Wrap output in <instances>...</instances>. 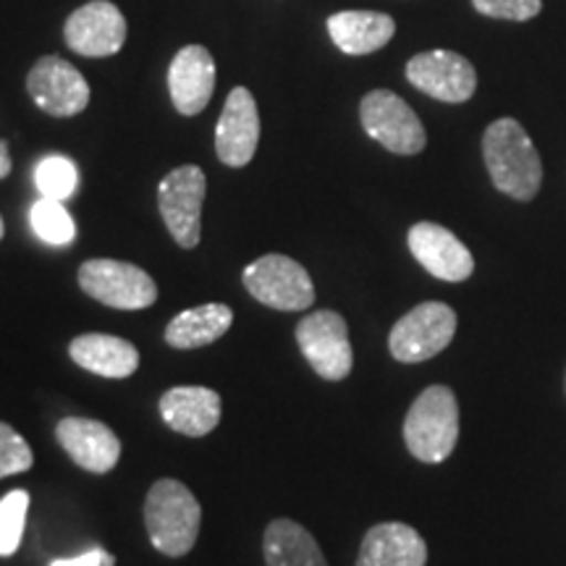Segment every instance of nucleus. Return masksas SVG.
<instances>
[{
    "mask_svg": "<svg viewBox=\"0 0 566 566\" xmlns=\"http://www.w3.org/2000/svg\"><path fill=\"white\" fill-rule=\"evenodd\" d=\"M34 181H38L42 197L63 202L80 187V171H76L74 160H69L66 155H48L34 168Z\"/></svg>",
    "mask_w": 566,
    "mask_h": 566,
    "instance_id": "b1692460",
    "label": "nucleus"
},
{
    "mask_svg": "<svg viewBox=\"0 0 566 566\" xmlns=\"http://www.w3.org/2000/svg\"><path fill=\"white\" fill-rule=\"evenodd\" d=\"M27 92L48 116L71 118L90 103V84L80 69L59 55H42L27 76Z\"/></svg>",
    "mask_w": 566,
    "mask_h": 566,
    "instance_id": "9d476101",
    "label": "nucleus"
},
{
    "mask_svg": "<svg viewBox=\"0 0 566 566\" xmlns=\"http://www.w3.org/2000/svg\"><path fill=\"white\" fill-rule=\"evenodd\" d=\"M216 90V61L208 48L187 45L174 55L168 69V92L181 116H197L208 108Z\"/></svg>",
    "mask_w": 566,
    "mask_h": 566,
    "instance_id": "dca6fc26",
    "label": "nucleus"
},
{
    "mask_svg": "<svg viewBox=\"0 0 566 566\" xmlns=\"http://www.w3.org/2000/svg\"><path fill=\"white\" fill-rule=\"evenodd\" d=\"M11 174V153H9V142L0 139V179Z\"/></svg>",
    "mask_w": 566,
    "mask_h": 566,
    "instance_id": "c85d7f7f",
    "label": "nucleus"
},
{
    "mask_svg": "<svg viewBox=\"0 0 566 566\" xmlns=\"http://www.w3.org/2000/svg\"><path fill=\"white\" fill-rule=\"evenodd\" d=\"M268 566H328L313 535L292 520H273L263 537Z\"/></svg>",
    "mask_w": 566,
    "mask_h": 566,
    "instance_id": "4be33fe9",
    "label": "nucleus"
},
{
    "mask_svg": "<svg viewBox=\"0 0 566 566\" xmlns=\"http://www.w3.org/2000/svg\"><path fill=\"white\" fill-rule=\"evenodd\" d=\"M260 142V113L252 92L233 87L226 97L223 113L216 126L218 160L229 168H244L254 158Z\"/></svg>",
    "mask_w": 566,
    "mask_h": 566,
    "instance_id": "ddd939ff",
    "label": "nucleus"
},
{
    "mask_svg": "<svg viewBox=\"0 0 566 566\" xmlns=\"http://www.w3.org/2000/svg\"><path fill=\"white\" fill-rule=\"evenodd\" d=\"M457 313L443 302H422L396 321L388 336L396 363H424L454 342Z\"/></svg>",
    "mask_w": 566,
    "mask_h": 566,
    "instance_id": "39448f33",
    "label": "nucleus"
},
{
    "mask_svg": "<svg viewBox=\"0 0 566 566\" xmlns=\"http://www.w3.org/2000/svg\"><path fill=\"white\" fill-rule=\"evenodd\" d=\"M63 40L84 59H108L126 42V19L108 0H90L63 24Z\"/></svg>",
    "mask_w": 566,
    "mask_h": 566,
    "instance_id": "9b49d317",
    "label": "nucleus"
},
{
    "mask_svg": "<svg viewBox=\"0 0 566 566\" xmlns=\"http://www.w3.org/2000/svg\"><path fill=\"white\" fill-rule=\"evenodd\" d=\"M428 546L415 527L384 522L367 530L357 566H424Z\"/></svg>",
    "mask_w": 566,
    "mask_h": 566,
    "instance_id": "a211bd4d",
    "label": "nucleus"
},
{
    "mask_svg": "<svg viewBox=\"0 0 566 566\" xmlns=\"http://www.w3.org/2000/svg\"><path fill=\"white\" fill-rule=\"evenodd\" d=\"M34 464V454L24 436L17 433L9 422H0V480L27 472Z\"/></svg>",
    "mask_w": 566,
    "mask_h": 566,
    "instance_id": "a878e982",
    "label": "nucleus"
},
{
    "mask_svg": "<svg viewBox=\"0 0 566 566\" xmlns=\"http://www.w3.org/2000/svg\"><path fill=\"white\" fill-rule=\"evenodd\" d=\"M27 509H30V493L27 491H11L0 499V556H13L19 551Z\"/></svg>",
    "mask_w": 566,
    "mask_h": 566,
    "instance_id": "393cba45",
    "label": "nucleus"
},
{
    "mask_svg": "<svg viewBox=\"0 0 566 566\" xmlns=\"http://www.w3.org/2000/svg\"><path fill=\"white\" fill-rule=\"evenodd\" d=\"M30 221H32L34 233H38L42 242H48L53 247H66L74 242L76 226H74V221H71L69 210L63 208L61 200L42 197V200L32 205Z\"/></svg>",
    "mask_w": 566,
    "mask_h": 566,
    "instance_id": "5701e85b",
    "label": "nucleus"
},
{
    "mask_svg": "<svg viewBox=\"0 0 566 566\" xmlns=\"http://www.w3.org/2000/svg\"><path fill=\"white\" fill-rule=\"evenodd\" d=\"M208 179L200 166H179L158 184V208L174 242L192 250L200 244L202 202Z\"/></svg>",
    "mask_w": 566,
    "mask_h": 566,
    "instance_id": "6e6552de",
    "label": "nucleus"
},
{
    "mask_svg": "<svg viewBox=\"0 0 566 566\" xmlns=\"http://www.w3.org/2000/svg\"><path fill=\"white\" fill-rule=\"evenodd\" d=\"M69 354L84 370L101 378H129L139 367V352L132 342L108 334H84L69 344Z\"/></svg>",
    "mask_w": 566,
    "mask_h": 566,
    "instance_id": "6ab92c4d",
    "label": "nucleus"
},
{
    "mask_svg": "<svg viewBox=\"0 0 566 566\" xmlns=\"http://www.w3.org/2000/svg\"><path fill=\"white\" fill-rule=\"evenodd\" d=\"M242 281L254 300L281 313H302L315 302L310 273L286 254H263L244 268Z\"/></svg>",
    "mask_w": 566,
    "mask_h": 566,
    "instance_id": "20e7f679",
    "label": "nucleus"
},
{
    "mask_svg": "<svg viewBox=\"0 0 566 566\" xmlns=\"http://www.w3.org/2000/svg\"><path fill=\"white\" fill-rule=\"evenodd\" d=\"M328 34L346 55H370L396 34V21L380 11H342L328 19Z\"/></svg>",
    "mask_w": 566,
    "mask_h": 566,
    "instance_id": "aec40b11",
    "label": "nucleus"
},
{
    "mask_svg": "<svg viewBox=\"0 0 566 566\" xmlns=\"http://www.w3.org/2000/svg\"><path fill=\"white\" fill-rule=\"evenodd\" d=\"M407 80L441 103H467L478 90L475 66L451 51H428L407 63Z\"/></svg>",
    "mask_w": 566,
    "mask_h": 566,
    "instance_id": "f8f14e48",
    "label": "nucleus"
},
{
    "mask_svg": "<svg viewBox=\"0 0 566 566\" xmlns=\"http://www.w3.org/2000/svg\"><path fill=\"white\" fill-rule=\"evenodd\" d=\"M359 122L367 137L384 145L388 153L417 155L424 150V129L407 101L391 90H373L359 103Z\"/></svg>",
    "mask_w": 566,
    "mask_h": 566,
    "instance_id": "0eeeda50",
    "label": "nucleus"
},
{
    "mask_svg": "<svg viewBox=\"0 0 566 566\" xmlns=\"http://www.w3.org/2000/svg\"><path fill=\"white\" fill-rule=\"evenodd\" d=\"M472 6L491 19L506 21H530L541 13V0H472Z\"/></svg>",
    "mask_w": 566,
    "mask_h": 566,
    "instance_id": "bb28decb",
    "label": "nucleus"
},
{
    "mask_svg": "<svg viewBox=\"0 0 566 566\" xmlns=\"http://www.w3.org/2000/svg\"><path fill=\"white\" fill-rule=\"evenodd\" d=\"M407 242L417 263L436 279L459 283L470 279L475 271V260H472L470 250L443 226L430 221L417 223L409 229Z\"/></svg>",
    "mask_w": 566,
    "mask_h": 566,
    "instance_id": "2eb2a0df",
    "label": "nucleus"
},
{
    "mask_svg": "<svg viewBox=\"0 0 566 566\" xmlns=\"http://www.w3.org/2000/svg\"><path fill=\"white\" fill-rule=\"evenodd\" d=\"M483 158L499 192L533 200L543 184V163L530 134L514 118H499L485 129Z\"/></svg>",
    "mask_w": 566,
    "mask_h": 566,
    "instance_id": "f257e3e1",
    "label": "nucleus"
},
{
    "mask_svg": "<svg viewBox=\"0 0 566 566\" xmlns=\"http://www.w3.org/2000/svg\"><path fill=\"white\" fill-rule=\"evenodd\" d=\"M296 344L310 367L325 380H344L352 373L354 354L346 321L334 310H317L296 325Z\"/></svg>",
    "mask_w": 566,
    "mask_h": 566,
    "instance_id": "1a4fd4ad",
    "label": "nucleus"
},
{
    "mask_svg": "<svg viewBox=\"0 0 566 566\" xmlns=\"http://www.w3.org/2000/svg\"><path fill=\"white\" fill-rule=\"evenodd\" d=\"M80 286L92 300L113 310H145L158 300V286L150 273L122 260H87L80 268Z\"/></svg>",
    "mask_w": 566,
    "mask_h": 566,
    "instance_id": "423d86ee",
    "label": "nucleus"
},
{
    "mask_svg": "<svg viewBox=\"0 0 566 566\" xmlns=\"http://www.w3.org/2000/svg\"><path fill=\"white\" fill-rule=\"evenodd\" d=\"M51 566H116V558H113L108 551L92 548L87 554L76 558H59V562H53Z\"/></svg>",
    "mask_w": 566,
    "mask_h": 566,
    "instance_id": "cd10ccee",
    "label": "nucleus"
},
{
    "mask_svg": "<svg viewBox=\"0 0 566 566\" xmlns=\"http://www.w3.org/2000/svg\"><path fill=\"white\" fill-rule=\"evenodd\" d=\"M55 438L63 451L74 459L82 470L105 475L122 459V441L113 433L108 424L90 417H63L55 424Z\"/></svg>",
    "mask_w": 566,
    "mask_h": 566,
    "instance_id": "4468645a",
    "label": "nucleus"
},
{
    "mask_svg": "<svg viewBox=\"0 0 566 566\" xmlns=\"http://www.w3.org/2000/svg\"><path fill=\"white\" fill-rule=\"evenodd\" d=\"M233 313L221 302L202 304V307L184 310L166 325V344L174 349H200L218 338H223L231 328Z\"/></svg>",
    "mask_w": 566,
    "mask_h": 566,
    "instance_id": "412c9836",
    "label": "nucleus"
},
{
    "mask_svg": "<svg viewBox=\"0 0 566 566\" xmlns=\"http://www.w3.org/2000/svg\"><path fill=\"white\" fill-rule=\"evenodd\" d=\"M409 454L424 464L451 457L459 441V405L449 386H430L417 396L405 420Z\"/></svg>",
    "mask_w": 566,
    "mask_h": 566,
    "instance_id": "7ed1b4c3",
    "label": "nucleus"
},
{
    "mask_svg": "<svg viewBox=\"0 0 566 566\" xmlns=\"http://www.w3.org/2000/svg\"><path fill=\"white\" fill-rule=\"evenodd\" d=\"M3 233H6V226H3V218H0V239H3Z\"/></svg>",
    "mask_w": 566,
    "mask_h": 566,
    "instance_id": "c756f323",
    "label": "nucleus"
},
{
    "mask_svg": "<svg viewBox=\"0 0 566 566\" xmlns=\"http://www.w3.org/2000/svg\"><path fill=\"white\" fill-rule=\"evenodd\" d=\"M160 417L176 433L202 438L221 422V396L205 386H176L160 396Z\"/></svg>",
    "mask_w": 566,
    "mask_h": 566,
    "instance_id": "f3484780",
    "label": "nucleus"
},
{
    "mask_svg": "<svg viewBox=\"0 0 566 566\" xmlns=\"http://www.w3.org/2000/svg\"><path fill=\"white\" fill-rule=\"evenodd\" d=\"M202 506L179 480H158L145 499V527L163 556L181 558L195 548L200 535Z\"/></svg>",
    "mask_w": 566,
    "mask_h": 566,
    "instance_id": "f03ea898",
    "label": "nucleus"
}]
</instances>
